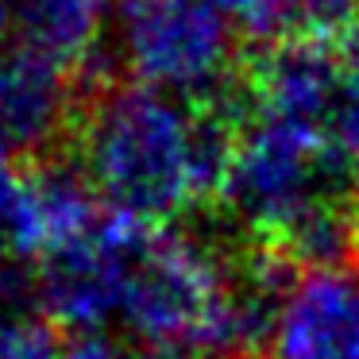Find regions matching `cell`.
<instances>
[{
	"label": "cell",
	"mask_w": 359,
	"mask_h": 359,
	"mask_svg": "<svg viewBox=\"0 0 359 359\" xmlns=\"http://www.w3.org/2000/svg\"><path fill=\"white\" fill-rule=\"evenodd\" d=\"M232 135L194 101L132 81L89 104L81 174L104 209L155 228L220 194Z\"/></svg>",
	"instance_id": "6da1fadb"
},
{
	"label": "cell",
	"mask_w": 359,
	"mask_h": 359,
	"mask_svg": "<svg viewBox=\"0 0 359 359\" xmlns=\"http://www.w3.org/2000/svg\"><path fill=\"white\" fill-rule=\"evenodd\" d=\"M278 263L236 278L205 240L147 232L128 274L120 320L143 348H186L209 359L263 340L271 302L282 286Z\"/></svg>",
	"instance_id": "7a4b0ae2"
},
{
	"label": "cell",
	"mask_w": 359,
	"mask_h": 359,
	"mask_svg": "<svg viewBox=\"0 0 359 359\" xmlns=\"http://www.w3.org/2000/svg\"><path fill=\"white\" fill-rule=\"evenodd\" d=\"M325 128L248 112L232 135L220 197L248 232L282 251L309 220L344 205Z\"/></svg>",
	"instance_id": "3957f363"
},
{
	"label": "cell",
	"mask_w": 359,
	"mask_h": 359,
	"mask_svg": "<svg viewBox=\"0 0 359 359\" xmlns=\"http://www.w3.org/2000/svg\"><path fill=\"white\" fill-rule=\"evenodd\" d=\"M112 35L135 86L155 93L197 104L232 74V27L194 0H124Z\"/></svg>",
	"instance_id": "277c9868"
},
{
	"label": "cell",
	"mask_w": 359,
	"mask_h": 359,
	"mask_svg": "<svg viewBox=\"0 0 359 359\" xmlns=\"http://www.w3.org/2000/svg\"><path fill=\"white\" fill-rule=\"evenodd\" d=\"M151 228L104 209L78 240L62 243L39 263L35 297L55 325L74 332H101L120 320L128 274Z\"/></svg>",
	"instance_id": "5b68a950"
},
{
	"label": "cell",
	"mask_w": 359,
	"mask_h": 359,
	"mask_svg": "<svg viewBox=\"0 0 359 359\" xmlns=\"http://www.w3.org/2000/svg\"><path fill=\"white\" fill-rule=\"evenodd\" d=\"M263 359H359V266H302L278 286L263 325Z\"/></svg>",
	"instance_id": "8992f818"
},
{
	"label": "cell",
	"mask_w": 359,
	"mask_h": 359,
	"mask_svg": "<svg viewBox=\"0 0 359 359\" xmlns=\"http://www.w3.org/2000/svg\"><path fill=\"white\" fill-rule=\"evenodd\" d=\"M340 93V58L325 43H271L251 70V109L263 116L328 124Z\"/></svg>",
	"instance_id": "52a82bcc"
},
{
	"label": "cell",
	"mask_w": 359,
	"mask_h": 359,
	"mask_svg": "<svg viewBox=\"0 0 359 359\" xmlns=\"http://www.w3.org/2000/svg\"><path fill=\"white\" fill-rule=\"evenodd\" d=\"M66 120L70 86L62 70L27 50L0 55V158L50 147Z\"/></svg>",
	"instance_id": "ba28073f"
},
{
	"label": "cell",
	"mask_w": 359,
	"mask_h": 359,
	"mask_svg": "<svg viewBox=\"0 0 359 359\" xmlns=\"http://www.w3.org/2000/svg\"><path fill=\"white\" fill-rule=\"evenodd\" d=\"M116 12V0H16V32L27 55L66 74L97 58Z\"/></svg>",
	"instance_id": "9c48e42d"
},
{
	"label": "cell",
	"mask_w": 359,
	"mask_h": 359,
	"mask_svg": "<svg viewBox=\"0 0 359 359\" xmlns=\"http://www.w3.org/2000/svg\"><path fill=\"white\" fill-rule=\"evenodd\" d=\"M359 24V0H263L251 27L274 43H328Z\"/></svg>",
	"instance_id": "30bf717a"
},
{
	"label": "cell",
	"mask_w": 359,
	"mask_h": 359,
	"mask_svg": "<svg viewBox=\"0 0 359 359\" xmlns=\"http://www.w3.org/2000/svg\"><path fill=\"white\" fill-rule=\"evenodd\" d=\"M340 93L328 112L325 140L336 170L348 178L359 174V24L340 39Z\"/></svg>",
	"instance_id": "8fae6325"
},
{
	"label": "cell",
	"mask_w": 359,
	"mask_h": 359,
	"mask_svg": "<svg viewBox=\"0 0 359 359\" xmlns=\"http://www.w3.org/2000/svg\"><path fill=\"white\" fill-rule=\"evenodd\" d=\"M58 344L39 317L24 309L0 313V359H58Z\"/></svg>",
	"instance_id": "7c38bea8"
},
{
	"label": "cell",
	"mask_w": 359,
	"mask_h": 359,
	"mask_svg": "<svg viewBox=\"0 0 359 359\" xmlns=\"http://www.w3.org/2000/svg\"><path fill=\"white\" fill-rule=\"evenodd\" d=\"M58 359H128V351L104 332H81L58 351Z\"/></svg>",
	"instance_id": "4fadbf2b"
},
{
	"label": "cell",
	"mask_w": 359,
	"mask_h": 359,
	"mask_svg": "<svg viewBox=\"0 0 359 359\" xmlns=\"http://www.w3.org/2000/svg\"><path fill=\"white\" fill-rule=\"evenodd\" d=\"M194 4H201V8L217 12V16L224 20H255L259 8H263V0H194Z\"/></svg>",
	"instance_id": "5bb4252c"
},
{
	"label": "cell",
	"mask_w": 359,
	"mask_h": 359,
	"mask_svg": "<svg viewBox=\"0 0 359 359\" xmlns=\"http://www.w3.org/2000/svg\"><path fill=\"white\" fill-rule=\"evenodd\" d=\"M128 359H209V355L186 348H140V351H128Z\"/></svg>",
	"instance_id": "9a60e30c"
},
{
	"label": "cell",
	"mask_w": 359,
	"mask_h": 359,
	"mask_svg": "<svg viewBox=\"0 0 359 359\" xmlns=\"http://www.w3.org/2000/svg\"><path fill=\"white\" fill-rule=\"evenodd\" d=\"M12 27H16V0H0V43L8 39Z\"/></svg>",
	"instance_id": "2e32d148"
},
{
	"label": "cell",
	"mask_w": 359,
	"mask_h": 359,
	"mask_svg": "<svg viewBox=\"0 0 359 359\" xmlns=\"http://www.w3.org/2000/svg\"><path fill=\"white\" fill-rule=\"evenodd\" d=\"M355 220H359V212H355Z\"/></svg>",
	"instance_id": "e0dca14e"
}]
</instances>
